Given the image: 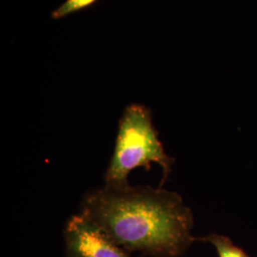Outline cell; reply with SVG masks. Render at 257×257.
<instances>
[{
    "label": "cell",
    "instance_id": "obj_2",
    "mask_svg": "<svg viewBox=\"0 0 257 257\" xmlns=\"http://www.w3.org/2000/svg\"><path fill=\"white\" fill-rule=\"evenodd\" d=\"M175 160L167 155L159 139L151 110L143 104H131L119 119L113 154L104 175V185L115 188L128 186L131 172L138 168L150 171L155 163L162 169L159 187L163 188L173 171Z\"/></svg>",
    "mask_w": 257,
    "mask_h": 257
},
{
    "label": "cell",
    "instance_id": "obj_3",
    "mask_svg": "<svg viewBox=\"0 0 257 257\" xmlns=\"http://www.w3.org/2000/svg\"><path fill=\"white\" fill-rule=\"evenodd\" d=\"M65 257H134L80 212L65 226Z\"/></svg>",
    "mask_w": 257,
    "mask_h": 257
},
{
    "label": "cell",
    "instance_id": "obj_1",
    "mask_svg": "<svg viewBox=\"0 0 257 257\" xmlns=\"http://www.w3.org/2000/svg\"><path fill=\"white\" fill-rule=\"evenodd\" d=\"M80 213L130 252L178 257L195 241L193 211L161 187L104 185L85 194Z\"/></svg>",
    "mask_w": 257,
    "mask_h": 257
},
{
    "label": "cell",
    "instance_id": "obj_4",
    "mask_svg": "<svg viewBox=\"0 0 257 257\" xmlns=\"http://www.w3.org/2000/svg\"><path fill=\"white\" fill-rule=\"evenodd\" d=\"M195 241L211 243L216 248L219 257H250L245 250L235 246L232 241L225 235L212 233L207 236L195 237Z\"/></svg>",
    "mask_w": 257,
    "mask_h": 257
},
{
    "label": "cell",
    "instance_id": "obj_5",
    "mask_svg": "<svg viewBox=\"0 0 257 257\" xmlns=\"http://www.w3.org/2000/svg\"><path fill=\"white\" fill-rule=\"evenodd\" d=\"M97 0H66L58 8L52 13L54 19H61L81 10L86 9L92 6Z\"/></svg>",
    "mask_w": 257,
    "mask_h": 257
}]
</instances>
